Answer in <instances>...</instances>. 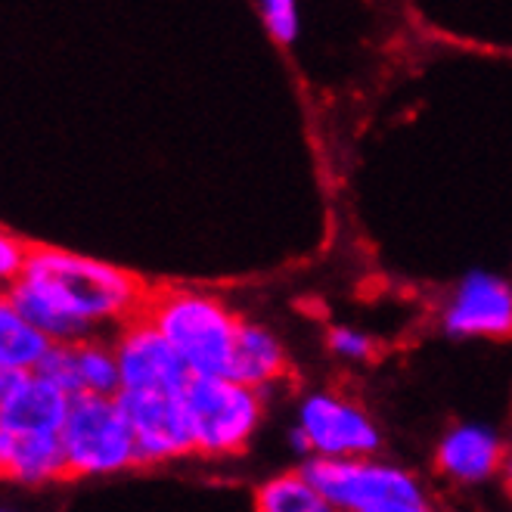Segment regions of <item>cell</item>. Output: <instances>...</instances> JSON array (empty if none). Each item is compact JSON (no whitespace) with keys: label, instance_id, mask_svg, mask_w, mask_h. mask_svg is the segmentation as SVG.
<instances>
[{"label":"cell","instance_id":"1","mask_svg":"<svg viewBox=\"0 0 512 512\" xmlns=\"http://www.w3.org/2000/svg\"><path fill=\"white\" fill-rule=\"evenodd\" d=\"M7 292L50 342H78L103 326H122L149 295L131 270L59 246H32Z\"/></svg>","mask_w":512,"mask_h":512},{"label":"cell","instance_id":"2","mask_svg":"<svg viewBox=\"0 0 512 512\" xmlns=\"http://www.w3.org/2000/svg\"><path fill=\"white\" fill-rule=\"evenodd\" d=\"M171 342L193 376H227L239 320L212 292L168 286L146 295L140 311Z\"/></svg>","mask_w":512,"mask_h":512},{"label":"cell","instance_id":"3","mask_svg":"<svg viewBox=\"0 0 512 512\" xmlns=\"http://www.w3.org/2000/svg\"><path fill=\"white\" fill-rule=\"evenodd\" d=\"M59 441L69 478H103L140 466L131 419L118 395H97V391L72 395Z\"/></svg>","mask_w":512,"mask_h":512},{"label":"cell","instance_id":"4","mask_svg":"<svg viewBox=\"0 0 512 512\" xmlns=\"http://www.w3.org/2000/svg\"><path fill=\"white\" fill-rule=\"evenodd\" d=\"M305 472L333 512H426L432 506L416 475L373 457H314Z\"/></svg>","mask_w":512,"mask_h":512},{"label":"cell","instance_id":"5","mask_svg":"<svg viewBox=\"0 0 512 512\" xmlns=\"http://www.w3.org/2000/svg\"><path fill=\"white\" fill-rule=\"evenodd\" d=\"M258 391L230 376H190L184 401L196 454L230 457L249 447L264 410Z\"/></svg>","mask_w":512,"mask_h":512},{"label":"cell","instance_id":"6","mask_svg":"<svg viewBox=\"0 0 512 512\" xmlns=\"http://www.w3.org/2000/svg\"><path fill=\"white\" fill-rule=\"evenodd\" d=\"M298 450L314 457H373L379 450V429L357 404L339 395H311L298 410L292 432Z\"/></svg>","mask_w":512,"mask_h":512},{"label":"cell","instance_id":"7","mask_svg":"<svg viewBox=\"0 0 512 512\" xmlns=\"http://www.w3.org/2000/svg\"><path fill=\"white\" fill-rule=\"evenodd\" d=\"M118 401L131 419L140 466L196 454L184 391H118Z\"/></svg>","mask_w":512,"mask_h":512},{"label":"cell","instance_id":"8","mask_svg":"<svg viewBox=\"0 0 512 512\" xmlns=\"http://www.w3.org/2000/svg\"><path fill=\"white\" fill-rule=\"evenodd\" d=\"M112 345L122 376L118 391H184L193 376L159 326L143 314L118 326Z\"/></svg>","mask_w":512,"mask_h":512},{"label":"cell","instance_id":"9","mask_svg":"<svg viewBox=\"0 0 512 512\" xmlns=\"http://www.w3.org/2000/svg\"><path fill=\"white\" fill-rule=\"evenodd\" d=\"M450 336H509L512 333V286L491 277H466L444 308Z\"/></svg>","mask_w":512,"mask_h":512},{"label":"cell","instance_id":"10","mask_svg":"<svg viewBox=\"0 0 512 512\" xmlns=\"http://www.w3.org/2000/svg\"><path fill=\"white\" fill-rule=\"evenodd\" d=\"M72 395L35 370L10 373L0 395V426L22 432H59L66 423Z\"/></svg>","mask_w":512,"mask_h":512},{"label":"cell","instance_id":"11","mask_svg":"<svg viewBox=\"0 0 512 512\" xmlns=\"http://www.w3.org/2000/svg\"><path fill=\"white\" fill-rule=\"evenodd\" d=\"M0 478L25 488L69 478L59 432H22L0 426Z\"/></svg>","mask_w":512,"mask_h":512},{"label":"cell","instance_id":"12","mask_svg":"<svg viewBox=\"0 0 512 512\" xmlns=\"http://www.w3.org/2000/svg\"><path fill=\"white\" fill-rule=\"evenodd\" d=\"M435 463L438 472L454 485H481L503 469L506 447L491 429L457 426L441 438Z\"/></svg>","mask_w":512,"mask_h":512},{"label":"cell","instance_id":"13","mask_svg":"<svg viewBox=\"0 0 512 512\" xmlns=\"http://www.w3.org/2000/svg\"><path fill=\"white\" fill-rule=\"evenodd\" d=\"M230 379L264 388L286 376V351L270 329L243 320L236 333L233 357H230Z\"/></svg>","mask_w":512,"mask_h":512},{"label":"cell","instance_id":"14","mask_svg":"<svg viewBox=\"0 0 512 512\" xmlns=\"http://www.w3.org/2000/svg\"><path fill=\"white\" fill-rule=\"evenodd\" d=\"M47 345L50 339L16 308L10 292L0 289V370L4 373L35 370Z\"/></svg>","mask_w":512,"mask_h":512},{"label":"cell","instance_id":"15","mask_svg":"<svg viewBox=\"0 0 512 512\" xmlns=\"http://www.w3.org/2000/svg\"><path fill=\"white\" fill-rule=\"evenodd\" d=\"M255 509L261 512H333L305 469L264 481L255 491Z\"/></svg>","mask_w":512,"mask_h":512},{"label":"cell","instance_id":"16","mask_svg":"<svg viewBox=\"0 0 512 512\" xmlns=\"http://www.w3.org/2000/svg\"><path fill=\"white\" fill-rule=\"evenodd\" d=\"M75 354H78V379H81V391H97V395H118L122 388V376H118V357H115V345L109 339L87 336L75 342Z\"/></svg>","mask_w":512,"mask_h":512},{"label":"cell","instance_id":"17","mask_svg":"<svg viewBox=\"0 0 512 512\" xmlns=\"http://www.w3.org/2000/svg\"><path fill=\"white\" fill-rule=\"evenodd\" d=\"M35 373H41L44 379H50L53 385H59L69 395H78L81 391V379H78V354H75V342H50L47 351L41 354Z\"/></svg>","mask_w":512,"mask_h":512},{"label":"cell","instance_id":"18","mask_svg":"<svg viewBox=\"0 0 512 512\" xmlns=\"http://www.w3.org/2000/svg\"><path fill=\"white\" fill-rule=\"evenodd\" d=\"M261 19L274 41L289 44L298 35V0H258Z\"/></svg>","mask_w":512,"mask_h":512},{"label":"cell","instance_id":"19","mask_svg":"<svg viewBox=\"0 0 512 512\" xmlns=\"http://www.w3.org/2000/svg\"><path fill=\"white\" fill-rule=\"evenodd\" d=\"M28 252H32V243H25L13 230L0 227V289L16 283V277L22 274V267L28 261Z\"/></svg>","mask_w":512,"mask_h":512},{"label":"cell","instance_id":"20","mask_svg":"<svg viewBox=\"0 0 512 512\" xmlns=\"http://www.w3.org/2000/svg\"><path fill=\"white\" fill-rule=\"evenodd\" d=\"M329 351L339 354L342 360H367L373 354V342L370 336L360 333V329L336 326V329H329Z\"/></svg>","mask_w":512,"mask_h":512},{"label":"cell","instance_id":"21","mask_svg":"<svg viewBox=\"0 0 512 512\" xmlns=\"http://www.w3.org/2000/svg\"><path fill=\"white\" fill-rule=\"evenodd\" d=\"M7 379H10V373H4V370H0V395H4V388H7Z\"/></svg>","mask_w":512,"mask_h":512},{"label":"cell","instance_id":"22","mask_svg":"<svg viewBox=\"0 0 512 512\" xmlns=\"http://www.w3.org/2000/svg\"><path fill=\"white\" fill-rule=\"evenodd\" d=\"M509 491H512V469H509Z\"/></svg>","mask_w":512,"mask_h":512}]
</instances>
